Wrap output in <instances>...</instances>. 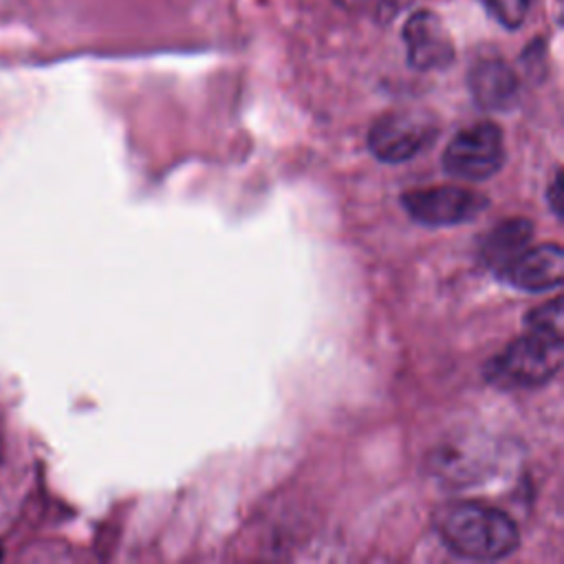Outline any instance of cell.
<instances>
[{"instance_id": "5", "label": "cell", "mask_w": 564, "mask_h": 564, "mask_svg": "<svg viewBox=\"0 0 564 564\" xmlns=\"http://www.w3.org/2000/svg\"><path fill=\"white\" fill-rule=\"evenodd\" d=\"M434 123L410 112H390L375 121L368 132L370 152L383 163H403L434 139Z\"/></svg>"}, {"instance_id": "8", "label": "cell", "mask_w": 564, "mask_h": 564, "mask_svg": "<svg viewBox=\"0 0 564 564\" xmlns=\"http://www.w3.org/2000/svg\"><path fill=\"white\" fill-rule=\"evenodd\" d=\"M469 90L485 110H507L518 99V77L502 59H482L469 70Z\"/></svg>"}, {"instance_id": "7", "label": "cell", "mask_w": 564, "mask_h": 564, "mask_svg": "<svg viewBox=\"0 0 564 564\" xmlns=\"http://www.w3.org/2000/svg\"><path fill=\"white\" fill-rule=\"evenodd\" d=\"M403 42L410 66L436 70L454 62V44L441 18L432 11H414L403 26Z\"/></svg>"}, {"instance_id": "12", "label": "cell", "mask_w": 564, "mask_h": 564, "mask_svg": "<svg viewBox=\"0 0 564 564\" xmlns=\"http://www.w3.org/2000/svg\"><path fill=\"white\" fill-rule=\"evenodd\" d=\"M335 2L350 11H361L368 7H375L377 11H388V7H392V0H335Z\"/></svg>"}, {"instance_id": "2", "label": "cell", "mask_w": 564, "mask_h": 564, "mask_svg": "<svg viewBox=\"0 0 564 564\" xmlns=\"http://www.w3.org/2000/svg\"><path fill=\"white\" fill-rule=\"evenodd\" d=\"M562 335L527 328L485 366V379L500 390H527L549 383L562 368Z\"/></svg>"}, {"instance_id": "3", "label": "cell", "mask_w": 564, "mask_h": 564, "mask_svg": "<svg viewBox=\"0 0 564 564\" xmlns=\"http://www.w3.org/2000/svg\"><path fill=\"white\" fill-rule=\"evenodd\" d=\"M505 156L502 130L491 121H480L452 137L443 154V167L465 181H485L502 167Z\"/></svg>"}, {"instance_id": "6", "label": "cell", "mask_w": 564, "mask_h": 564, "mask_svg": "<svg viewBox=\"0 0 564 564\" xmlns=\"http://www.w3.org/2000/svg\"><path fill=\"white\" fill-rule=\"evenodd\" d=\"M498 278L520 291H549L557 289L564 280V251L560 245H538L520 251L507 264L496 269Z\"/></svg>"}, {"instance_id": "11", "label": "cell", "mask_w": 564, "mask_h": 564, "mask_svg": "<svg viewBox=\"0 0 564 564\" xmlns=\"http://www.w3.org/2000/svg\"><path fill=\"white\" fill-rule=\"evenodd\" d=\"M485 4L505 29H518L529 13L531 0H485Z\"/></svg>"}, {"instance_id": "10", "label": "cell", "mask_w": 564, "mask_h": 564, "mask_svg": "<svg viewBox=\"0 0 564 564\" xmlns=\"http://www.w3.org/2000/svg\"><path fill=\"white\" fill-rule=\"evenodd\" d=\"M562 300L555 297L533 311L527 313L524 324L531 330H542V333H553V335H562L564 326H562Z\"/></svg>"}, {"instance_id": "9", "label": "cell", "mask_w": 564, "mask_h": 564, "mask_svg": "<svg viewBox=\"0 0 564 564\" xmlns=\"http://www.w3.org/2000/svg\"><path fill=\"white\" fill-rule=\"evenodd\" d=\"M531 236H533V225L527 218L502 220L489 231L480 253L489 267L500 269L502 264H507L511 258H516L520 251L527 249Z\"/></svg>"}, {"instance_id": "1", "label": "cell", "mask_w": 564, "mask_h": 564, "mask_svg": "<svg viewBox=\"0 0 564 564\" xmlns=\"http://www.w3.org/2000/svg\"><path fill=\"white\" fill-rule=\"evenodd\" d=\"M436 529L443 544L458 557L494 562L518 549L520 533L516 522L482 502H454L436 516Z\"/></svg>"}, {"instance_id": "4", "label": "cell", "mask_w": 564, "mask_h": 564, "mask_svg": "<svg viewBox=\"0 0 564 564\" xmlns=\"http://www.w3.org/2000/svg\"><path fill=\"white\" fill-rule=\"evenodd\" d=\"M403 209L427 227H447L469 223L482 214L489 200L474 189L458 185H436L412 189L401 198Z\"/></svg>"}, {"instance_id": "13", "label": "cell", "mask_w": 564, "mask_h": 564, "mask_svg": "<svg viewBox=\"0 0 564 564\" xmlns=\"http://www.w3.org/2000/svg\"><path fill=\"white\" fill-rule=\"evenodd\" d=\"M546 198L551 203L553 214L560 216L562 214V176H560V172L555 174V178H553V183H551V187L546 192Z\"/></svg>"}]
</instances>
